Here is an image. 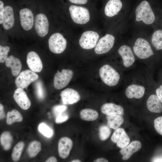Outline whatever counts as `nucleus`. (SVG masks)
Masks as SVG:
<instances>
[{"label":"nucleus","instance_id":"obj_1","mask_svg":"<svg viewBox=\"0 0 162 162\" xmlns=\"http://www.w3.org/2000/svg\"><path fill=\"white\" fill-rule=\"evenodd\" d=\"M135 15L136 21H142L147 25L152 24L155 20L154 14L149 4L145 0L142 1L136 7Z\"/></svg>","mask_w":162,"mask_h":162},{"label":"nucleus","instance_id":"obj_2","mask_svg":"<svg viewBox=\"0 0 162 162\" xmlns=\"http://www.w3.org/2000/svg\"><path fill=\"white\" fill-rule=\"evenodd\" d=\"M99 74L104 83L110 86L116 85L120 79L119 73L109 64L104 65L100 68Z\"/></svg>","mask_w":162,"mask_h":162},{"label":"nucleus","instance_id":"obj_3","mask_svg":"<svg viewBox=\"0 0 162 162\" xmlns=\"http://www.w3.org/2000/svg\"><path fill=\"white\" fill-rule=\"evenodd\" d=\"M133 49L136 55L141 59L147 58L154 54L149 43L142 38L136 40Z\"/></svg>","mask_w":162,"mask_h":162},{"label":"nucleus","instance_id":"obj_4","mask_svg":"<svg viewBox=\"0 0 162 162\" xmlns=\"http://www.w3.org/2000/svg\"><path fill=\"white\" fill-rule=\"evenodd\" d=\"M69 10L73 21L77 24H84L90 20V14L87 8L75 5H70Z\"/></svg>","mask_w":162,"mask_h":162},{"label":"nucleus","instance_id":"obj_5","mask_svg":"<svg viewBox=\"0 0 162 162\" xmlns=\"http://www.w3.org/2000/svg\"><path fill=\"white\" fill-rule=\"evenodd\" d=\"M48 43L50 50L56 54L62 52L67 46L66 40L62 34L58 33H55L51 35L49 39Z\"/></svg>","mask_w":162,"mask_h":162},{"label":"nucleus","instance_id":"obj_6","mask_svg":"<svg viewBox=\"0 0 162 162\" xmlns=\"http://www.w3.org/2000/svg\"><path fill=\"white\" fill-rule=\"evenodd\" d=\"M38 78V75L35 72L29 70H26L21 72L16 77L15 83L17 88L23 89Z\"/></svg>","mask_w":162,"mask_h":162},{"label":"nucleus","instance_id":"obj_7","mask_svg":"<svg viewBox=\"0 0 162 162\" xmlns=\"http://www.w3.org/2000/svg\"><path fill=\"white\" fill-rule=\"evenodd\" d=\"M73 75V72L70 69H63L60 72L58 70L54 77V87L57 89L65 87L69 84Z\"/></svg>","mask_w":162,"mask_h":162},{"label":"nucleus","instance_id":"obj_8","mask_svg":"<svg viewBox=\"0 0 162 162\" xmlns=\"http://www.w3.org/2000/svg\"><path fill=\"white\" fill-rule=\"evenodd\" d=\"M99 38V35L96 32L92 31L85 32L82 34L79 40V44L85 49H92L96 46Z\"/></svg>","mask_w":162,"mask_h":162},{"label":"nucleus","instance_id":"obj_9","mask_svg":"<svg viewBox=\"0 0 162 162\" xmlns=\"http://www.w3.org/2000/svg\"><path fill=\"white\" fill-rule=\"evenodd\" d=\"M115 40L114 37L110 34H106L99 40L94 48V52L97 54L106 53L112 48Z\"/></svg>","mask_w":162,"mask_h":162},{"label":"nucleus","instance_id":"obj_10","mask_svg":"<svg viewBox=\"0 0 162 162\" xmlns=\"http://www.w3.org/2000/svg\"><path fill=\"white\" fill-rule=\"evenodd\" d=\"M35 31L38 36H45L48 33L49 23L47 17L44 14H40L36 16L34 22Z\"/></svg>","mask_w":162,"mask_h":162},{"label":"nucleus","instance_id":"obj_11","mask_svg":"<svg viewBox=\"0 0 162 162\" xmlns=\"http://www.w3.org/2000/svg\"><path fill=\"white\" fill-rule=\"evenodd\" d=\"M111 140L117 144V146L122 148L127 146L130 142V139L125 131L122 128L116 129L111 137Z\"/></svg>","mask_w":162,"mask_h":162},{"label":"nucleus","instance_id":"obj_12","mask_svg":"<svg viewBox=\"0 0 162 162\" xmlns=\"http://www.w3.org/2000/svg\"><path fill=\"white\" fill-rule=\"evenodd\" d=\"M21 26L26 31L30 30L32 27L34 22V16L32 11L27 8L22 9L20 11Z\"/></svg>","mask_w":162,"mask_h":162},{"label":"nucleus","instance_id":"obj_13","mask_svg":"<svg viewBox=\"0 0 162 162\" xmlns=\"http://www.w3.org/2000/svg\"><path fill=\"white\" fill-rule=\"evenodd\" d=\"M119 54L122 58L124 67L128 68L133 65L135 61V58L130 47L124 45L122 46L118 50Z\"/></svg>","mask_w":162,"mask_h":162},{"label":"nucleus","instance_id":"obj_14","mask_svg":"<svg viewBox=\"0 0 162 162\" xmlns=\"http://www.w3.org/2000/svg\"><path fill=\"white\" fill-rule=\"evenodd\" d=\"M60 96L63 104L65 105L75 103L80 99L79 93L76 90L70 88H67L62 91Z\"/></svg>","mask_w":162,"mask_h":162},{"label":"nucleus","instance_id":"obj_15","mask_svg":"<svg viewBox=\"0 0 162 162\" xmlns=\"http://www.w3.org/2000/svg\"><path fill=\"white\" fill-rule=\"evenodd\" d=\"M13 97L15 102L22 109L26 110L30 106V100L23 89H16L14 93Z\"/></svg>","mask_w":162,"mask_h":162},{"label":"nucleus","instance_id":"obj_16","mask_svg":"<svg viewBox=\"0 0 162 162\" xmlns=\"http://www.w3.org/2000/svg\"><path fill=\"white\" fill-rule=\"evenodd\" d=\"M26 62L31 70L36 72H40L43 68L42 61L38 55L35 52L31 51L27 55Z\"/></svg>","mask_w":162,"mask_h":162},{"label":"nucleus","instance_id":"obj_17","mask_svg":"<svg viewBox=\"0 0 162 162\" xmlns=\"http://www.w3.org/2000/svg\"><path fill=\"white\" fill-rule=\"evenodd\" d=\"M73 145L72 140L67 137H62L58 142V150L59 156L63 159L67 158Z\"/></svg>","mask_w":162,"mask_h":162},{"label":"nucleus","instance_id":"obj_18","mask_svg":"<svg viewBox=\"0 0 162 162\" xmlns=\"http://www.w3.org/2000/svg\"><path fill=\"white\" fill-rule=\"evenodd\" d=\"M145 91L144 86L136 84H132L127 88L125 94L126 97L129 98H134L139 99L143 96Z\"/></svg>","mask_w":162,"mask_h":162},{"label":"nucleus","instance_id":"obj_19","mask_svg":"<svg viewBox=\"0 0 162 162\" xmlns=\"http://www.w3.org/2000/svg\"><path fill=\"white\" fill-rule=\"evenodd\" d=\"M122 6V4L120 0H110L105 6V14L109 17L113 16L118 14Z\"/></svg>","mask_w":162,"mask_h":162},{"label":"nucleus","instance_id":"obj_20","mask_svg":"<svg viewBox=\"0 0 162 162\" xmlns=\"http://www.w3.org/2000/svg\"><path fill=\"white\" fill-rule=\"evenodd\" d=\"M141 147V144L140 141H134L126 147L122 148L120 152L123 155L122 159L123 160L128 159L134 153L138 151Z\"/></svg>","mask_w":162,"mask_h":162},{"label":"nucleus","instance_id":"obj_21","mask_svg":"<svg viewBox=\"0 0 162 162\" xmlns=\"http://www.w3.org/2000/svg\"><path fill=\"white\" fill-rule=\"evenodd\" d=\"M102 113L106 115L118 114L121 116L124 115V110L121 106L112 103H106L101 107Z\"/></svg>","mask_w":162,"mask_h":162},{"label":"nucleus","instance_id":"obj_22","mask_svg":"<svg viewBox=\"0 0 162 162\" xmlns=\"http://www.w3.org/2000/svg\"><path fill=\"white\" fill-rule=\"evenodd\" d=\"M14 17L12 8L9 5L5 6L2 23L3 28L6 30L10 29L14 26Z\"/></svg>","mask_w":162,"mask_h":162},{"label":"nucleus","instance_id":"obj_23","mask_svg":"<svg viewBox=\"0 0 162 162\" xmlns=\"http://www.w3.org/2000/svg\"><path fill=\"white\" fill-rule=\"evenodd\" d=\"M5 65L11 68L12 74L14 76L19 74L22 69V64L20 60L12 55L7 58L5 61Z\"/></svg>","mask_w":162,"mask_h":162},{"label":"nucleus","instance_id":"obj_24","mask_svg":"<svg viewBox=\"0 0 162 162\" xmlns=\"http://www.w3.org/2000/svg\"><path fill=\"white\" fill-rule=\"evenodd\" d=\"M146 106L148 110L152 112H162L161 103L156 94H152L149 97L147 101Z\"/></svg>","mask_w":162,"mask_h":162},{"label":"nucleus","instance_id":"obj_25","mask_svg":"<svg viewBox=\"0 0 162 162\" xmlns=\"http://www.w3.org/2000/svg\"><path fill=\"white\" fill-rule=\"evenodd\" d=\"M107 125L110 128L116 130L123 123L124 118L121 115L113 114L107 115Z\"/></svg>","mask_w":162,"mask_h":162},{"label":"nucleus","instance_id":"obj_26","mask_svg":"<svg viewBox=\"0 0 162 162\" xmlns=\"http://www.w3.org/2000/svg\"><path fill=\"white\" fill-rule=\"evenodd\" d=\"M80 115L82 120L91 121L96 120L98 117V113L96 110H94L85 109L80 111Z\"/></svg>","mask_w":162,"mask_h":162},{"label":"nucleus","instance_id":"obj_27","mask_svg":"<svg viewBox=\"0 0 162 162\" xmlns=\"http://www.w3.org/2000/svg\"><path fill=\"white\" fill-rule=\"evenodd\" d=\"M13 140L12 136L9 132L5 131L1 135V144L5 150H8L10 149Z\"/></svg>","mask_w":162,"mask_h":162},{"label":"nucleus","instance_id":"obj_28","mask_svg":"<svg viewBox=\"0 0 162 162\" xmlns=\"http://www.w3.org/2000/svg\"><path fill=\"white\" fill-rule=\"evenodd\" d=\"M152 42L157 50H162V30H158L153 34L152 38Z\"/></svg>","mask_w":162,"mask_h":162},{"label":"nucleus","instance_id":"obj_29","mask_svg":"<svg viewBox=\"0 0 162 162\" xmlns=\"http://www.w3.org/2000/svg\"><path fill=\"white\" fill-rule=\"evenodd\" d=\"M22 117L20 113L15 110L8 112L7 114L6 122L8 124H11L16 122H21Z\"/></svg>","mask_w":162,"mask_h":162},{"label":"nucleus","instance_id":"obj_30","mask_svg":"<svg viewBox=\"0 0 162 162\" xmlns=\"http://www.w3.org/2000/svg\"><path fill=\"white\" fill-rule=\"evenodd\" d=\"M41 149L40 142L36 140L33 141L30 144L27 149L29 157L30 158L35 157Z\"/></svg>","mask_w":162,"mask_h":162},{"label":"nucleus","instance_id":"obj_31","mask_svg":"<svg viewBox=\"0 0 162 162\" xmlns=\"http://www.w3.org/2000/svg\"><path fill=\"white\" fill-rule=\"evenodd\" d=\"M24 146L22 141L18 142L14 146L12 151L11 158L13 161L18 160L20 157Z\"/></svg>","mask_w":162,"mask_h":162},{"label":"nucleus","instance_id":"obj_32","mask_svg":"<svg viewBox=\"0 0 162 162\" xmlns=\"http://www.w3.org/2000/svg\"><path fill=\"white\" fill-rule=\"evenodd\" d=\"M38 129L40 133L47 137H50L53 135L52 130L45 123L42 122L40 123L38 126Z\"/></svg>","mask_w":162,"mask_h":162},{"label":"nucleus","instance_id":"obj_33","mask_svg":"<svg viewBox=\"0 0 162 162\" xmlns=\"http://www.w3.org/2000/svg\"><path fill=\"white\" fill-rule=\"evenodd\" d=\"M99 135L100 140L102 141L106 140L111 134V131L107 125H102L99 128Z\"/></svg>","mask_w":162,"mask_h":162},{"label":"nucleus","instance_id":"obj_34","mask_svg":"<svg viewBox=\"0 0 162 162\" xmlns=\"http://www.w3.org/2000/svg\"><path fill=\"white\" fill-rule=\"evenodd\" d=\"M10 48L9 46H0V62L3 63L6 61Z\"/></svg>","mask_w":162,"mask_h":162},{"label":"nucleus","instance_id":"obj_35","mask_svg":"<svg viewBox=\"0 0 162 162\" xmlns=\"http://www.w3.org/2000/svg\"><path fill=\"white\" fill-rule=\"evenodd\" d=\"M36 89L37 96L40 99H42L44 97V91L42 84L40 81L37 82L36 84Z\"/></svg>","mask_w":162,"mask_h":162},{"label":"nucleus","instance_id":"obj_36","mask_svg":"<svg viewBox=\"0 0 162 162\" xmlns=\"http://www.w3.org/2000/svg\"><path fill=\"white\" fill-rule=\"evenodd\" d=\"M154 126L156 131L162 135V116L158 117L154 120Z\"/></svg>","mask_w":162,"mask_h":162},{"label":"nucleus","instance_id":"obj_37","mask_svg":"<svg viewBox=\"0 0 162 162\" xmlns=\"http://www.w3.org/2000/svg\"><path fill=\"white\" fill-rule=\"evenodd\" d=\"M67 109V106L64 105H59L54 106L53 108L54 114L57 116L61 114Z\"/></svg>","mask_w":162,"mask_h":162},{"label":"nucleus","instance_id":"obj_38","mask_svg":"<svg viewBox=\"0 0 162 162\" xmlns=\"http://www.w3.org/2000/svg\"><path fill=\"white\" fill-rule=\"evenodd\" d=\"M68 118V116L66 115H63L62 113L57 116L56 122L57 123H62L67 121Z\"/></svg>","mask_w":162,"mask_h":162},{"label":"nucleus","instance_id":"obj_39","mask_svg":"<svg viewBox=\"0 0 162 162\" xmlns=\"http://www.w3.org/2000/svg\"><path fill=\"white\" fill-rule=\"evenodd\" d=\"M4 6L3 2L0 1V24H2L3 22L4 14Z\"/></svg>","mask_w":162,"mask_h":162},{"label":"nucleus","instance_id":"obj_40","mask_svg":"<svg viewBox=\"0 0 162 162\" xmlns=\"http://www.w3.org/2000/svg\"><path fill=\"white\" fill-rule=\"evenodd\" d=\"M155 92L156 95L162 104V84L156 89Z\"/></svg>","mask_w":162,"mask_h":162},{"label":"nucleus","instance_id":"obj_41","mask_svg":"<svg viewBox=\"0 0 162 162\" xmlns=\"http://www.w3.org/2000/svg\"><path fill=\"white\" fill-rule=\"evenodd\" d=\"M71 2L78 4H86L88 0H69Z\"/></svg>","mask_w":162,"mask_h":162},{"label":"nucleus","instance_id":"obj_42","mask_svg":"<svg viewBox=\"0 0 162 162\" xmlns=\"http://www.w3.org/2000/svg\"><path fill=\"white\" fill-rule=\"evenodd\" d=\"M5 116V114L3 110V106L1 104H0V119H2Z\"/></svg>","mask_w":162,"mask_h":162},{"label":"nucleus","instance_id":"obj_43","mask_svg":"<svg viewBox=\"0 0 162 162\" xmlns=\"http://www.w3.org/2000/svg\"><path fill=\"white\" fill-rule=\"evenodd\" d=\"M94 162H108V161L106 159L104 158H98L94 161Z\"/></svg>","mask_w":162,"mask_h":162},{"label":"nucleus","instance_id":"obj_44","mask_svg":"<svg viewBox=\"0 0 162 162\" xmlns=\"http://www.w3.org/2000/svg\"><path fill=\"white\" fill-rule=\"evenodd\" d=\"M57 161V159L54 157H51L46 161V162H56Z\"/></svg>","mask_w":162,"mask_h":162},{"label":"nucleus","instance_id":"obj_45","mask_svg":"<svg viewBox=\"0 0 162 162\" xmlns=\"http://www.w3.org/2000/svg\"><path fill=\"white\" fill-rule=\"evenodd\" d=\"M71 162H80L81 161L78 159H75L71 161Z\"/></svg>","mask_w":162,"mask_h":162},{"label":"nucleus","instance_id":"obj_46","mask_svg":"<svg viewBox=\"0 0 162 162\" xmlns=\"http://www.w3.org/2000/svg\"><path fill=\"white\" fill-rule=\"evenodd\" d=\"M155 162H162V159H157L155 160Z\"/></svg>","mask_w":162,"mask_h":162}]
</instances>
